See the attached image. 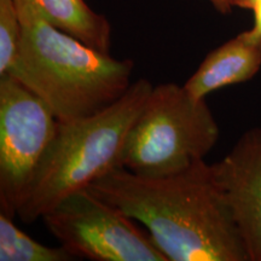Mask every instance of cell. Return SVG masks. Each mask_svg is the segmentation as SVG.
Masks as SVG:
<instances>
[{"label":"cell","mask_w":261,"mask_h":261,"mask_svg":"<svg viewBox=\"0 0 261 261\" xmlns=\"http://www.w3.org/2000/svg\"><path fill=\"white\" fill-rule=\"evenodd\" d=\"M86 189L145 226L168 261H250L204 160L166 177L117 167Z\"/></svg>","instance_id":"obj_1"},{"label":"cell","mask_w":261,"mask_h":261,"mask_svg":"<svg viewBox=\"0 0 261 261\" xmlns=\"http://www.w3.org/2000/svg\"><path fill=\"white\" fill-rule=\"evenodd\" d=\"M15 4L22 40L8 74L40 97L58 121L94 115L128 91L132 60L114 58L54 27L24 3Z\"/></svg>","instance_id":"obj_2"},{"label":"cell","mask_w":261,"mask_h":261,"mask_svg":"<svg viewBox=\"0 0 261 261\" xmlns=\"http://www.w3.org/2000/svg\"><path fill=\"white\" fill-rule=\"evenodd\" d=\"M152 84L139 79L117 102L94 115L60 121L23 203L19 219L31 224L41 219L63 198L89 188L117 167L129 129L151 93Z\"/></svg>","instance_id":"obj_3"},{"label":"cell","mask_w":261,"mask_h":261,"mask_svg":"<svg viewBox=\"0 0 261 261\" xmlns=\"http://www.w3.org/2000/svg\"><path fill=\"white\" fill-rule=\"evenodd\" d=\"M219 135L205 98L174 83L158 85L129 129L121 167L144 177L177 174L204 160Z\"/></svg>","instance_id":"obj_4"},{"label":"cell","mask_w":261,"mask_h":261,"mask_svg":"<svg viewBox=\"0 0 261 261\" xmlns=\"http://www.w3.org/2000/svg\"><path fill=\"white\" fill-rule=\"evenodd\" d=\"M41 219L75 257L93 261H168L149 232L89 189L67 196Z\"/></svg>","instance_id":"obj_5"},{"label":"cell","mask_w":261,"mask_h":261,"mask_svg":"<svg viewBox=\"0 0 261 261\" xmlns=\"http://www.w3.org/2000/svg\"><path fill=\"white\" fill-rule=\"evenodd\" d=\"M48 106L12 75L0 76V207L14 218L56 135Z\"/></svg>","instance_id":"obj_6"},{"label":"cell","mask_w":261,"mask_h":261,"mask_svg":"<svg viewBox=\"0 0 261 261\" xmlns=\"http://www.w3.org/2000/svg\"><path fill=\"white\" fill-rule=\"evenodd\" d=\"M212 166L250 261H261V127L246 130Z\"/></svg>","instance_id":"obj_7"},{"label":"cell","mask_w":261,"mask_h":261,"mask_svg":"<svg viewBox=\"0 0 261 261\" xmlns=\"http://www.w3.org/2000/svg\"><path fill=\"white\" fill-rule=\"evenodd\" d=\"M261 68V38L242 32L211 51L182 86L189 94L204 99L225 86L247 83Z\"/></svg>","instance_id":"obj_8"},{"label":"cell","mask_w":261,"mask_h":261,"mask_svg":"<svg viewBox=\"0 0 261 261\" xmlns=\"http://www.w3.org/2000/svg\"><path fill=\"white\" fill-rule=\"evenodd\" d=\"M35 10L45 21L97 50L110 54L112 24L85 0H15Z\"/></svg>","instance_id":"obj_9"},{"label":"cell","mask_w":261,"mask_h":261,"mask_svg":"<svg viewBox=\"0 0 261 261\" xmlns=\"http://www.w3.org/2000/svg\"><path fill=\"white\" fill-rule=\"evenodd\" d=\"M76 259L62 246L48 247L16 226L12 218L0 213V261H71Z\"/></svg>","instance_id":"obj_10"},{"label":"cell","mask_w":261,"mask_h":261,"mask_svg":"<svg viewBox=\"0 0 261 261\" xmlns=\"http://www.w3.org/2000/svg\"><path fill=\"white\" fill-rule=\"evenodd\" d=\"M22 24L14 0H0V76L8 74L17 60Z\"/></svg>","instance_id":"obj_11"},{"label":"cell","mask_w":261,"mask_h":261,"mask_svg":"<svg viewBox=\"0 0 261 261\" xmlns=\"http://www.w3.org/2000/svg\"><path fill=\"white\" fill-rule=\"evenodd\" d=\"M252 11L254 14V23L249 31L250 34L255 38H261V0H256L253 5Z\"/></svg>","instance_id":"obj_12"},{"label":"cell","mask_w":261,"mask_h":261,"mask_svg":"<svg viewBox=\"0 0 261 261\" xmlns=\"http://www.w3.org/2000/svg\"><path fill=\"white\" fill-rule=\"evenodd\" d=\"M212 5L214 6V9L217 10L218 12L223 15L231 14L233 6V0H208Z\"/></svg>","instance_id":"obj_13"},{"label":"cell","mask_w":261,"mask_h":261,"mask_svg":"<svg viewBox=\"0 0 261 261\" xmlns=\"http://www.w3.org/2000/svg\"><path fill=\"white\" fill-rule=\"evenodd\" d=\"M255 2L256 0H233V6L234 8L252 10L253 5L255 4Z\"/></svg>","instance_id":"obj_14"}]
</instances>
